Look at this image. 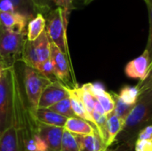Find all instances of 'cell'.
I'll return each instance as SVG.
<instances>
[{
    "mask_svg": "<svg viewBox=\"0 0 152 151\" xmlns=\"http://www.w3.org/2000/svg\"><path fill=\"white\" fill-rule=\"evenodd\" d=\"M16 63L11 68L12 84V125L17 129L23 141L24 151H47L46 144L38 133L39 122L36 117V113L30 109L25 96L20 73Z\"/></svg>",
    "mask_w": 152,
    "mask_h": 151,
    "instance_id": "6da1fadb",
    "label": "cell"
},
{
    "mask_svg": "<svg viewBox=\"0 0 152 151\" xmlns=\"http://www.w3.org/2000/svg\"><path fill=\"white\" fill-rule=\"evenodd\" d=\"M152 125V88L139 95L133 109L126 118L124 126L116 142H127L133 145L137 141L139 133Z\"/></svg>",
    "mask_w": 152,
    "mask_h": 151,
    "instance_id": "7a4b0ae2",
    "label": "cell"
},
{
    "mask_svg": "<svg viewBox=\"0 0 152 151\" xmlns=\"http://www.w3.org/2000/svg\"><path fill=\"white\" fill-rule=\"evenodd\" d=\"M20 77L28 103L30 109L36 113L38 109L40 97L44 90L52 83V81L43 76L37 69L25 66L24 64L21 65Z\"/></svg>",
    "mask_w": 152,
    "mask_h": 151,
    "instance_id": "3957f363",
    "label": "cell"
},
{
    "mask_svg": "<svg viewBox=\"0 0 152 151\" xmlns=\"http://www.w3.org/2000/svg\"><path fill=\"white\" fill-rule=\"evenodd\" d=\"M46 20L45 30L52 43L68 56L67 26L69 14L61 7H56L45 15Z\"/></svg>",
    "mask_w": 152,
    "mask_h": 151,
    "instance_id": "277c9868",
    "label": "cell"
},
{
    "mask_svg": "<svg viewBox=\"0 0 152 151\" xmlns=\"http://www.w3.org/2000/svg\"><path fill=\"white\" fill-rule=\"evenodd\" d=\"M26 39L27 32L2 29L0 36V59L8 65H12L19 61Z\"/></svg>",
    "mask_w": 152,
    "mask_h": 151,
    "instance_id": "5b68a950",
    "label": "cell"
},
{
    "mask_svg": "<svg viewBox=\"0 0 152 151\" xmlns=\"http://www.w3.org/2000/svg\"><path fill=\"white\" fill-rule=\"evenodd\" d=\"M11 68L12 65L4 69L0 80V133L12 125V84Z\"/></svg>",
    "mask_w": 152,
    "mask_h": 151,
    "instance_id": "8992f818",
    "label": "cell"
},
{
    "mask_svg": "<svg viewBox=\"0 0 152 151\" xmlns=\"http://www.w3.org/2000/svg\"><path fill=\"white\" fill-rule=\"evenodd\" d=\"M0 11L18 13L28 21L40 13L32 0H0Z\"/></svg>",
    "mask_w": 152,
    "mask_h": 151,
    "instance_id": "52a82bcc",
    "label": "cell"
},
{
    "mask_svg": "<svg viewBox=\"0 0 152 151\" xmlns=\"http://www.w3.org/2000/svg\"><path fill=\"white\" fill-rule=\"evenodd\" d=\"M53 69L54 75L60 82L68 86L70 81V70L69 64L67 55L63 53L53 43L51 42V57H50Z\"/></svg>",
    "mask_w": 152,
    "mask_h": 151,
    "instance_id": "ba28073f",
    "label": "cell"
},
{
    "mask_svg": "<svg viewBox=\"0 0 152 151\" xmlns=\"http://www.w3.org/2000/svg\"><path fill=\"white\" fill-rule=\"evenodd\" d=\"M69 97L67 87L59 80L52 82L43 92L38 108H50L57 102Z\"/></svg>",
    "mask_w": 152,
    "mask_h": 151,
    "instance_id": "9c48e42d",
    "label": "cell"
},
{
    "mask_svg": "<svg viewBox=\"0 0 152 151\" xmlns=\"http://www.w3.org/2000/svg\"><path fill=\"white\" fill-rule=\"evenodd\" d=\"M63 132V127L48 125L40 122L38 124V133L46 144L47 151H61Z\"/></svg>",
    "mask_w": 152,
    "mask_h": 151,
    "instance_id": "30bf717a",
    "label": "cell"
},
{
    "mask_svg": "<svg viewBox=\"0 0 152 151\" xmlns=\"http://www.w3.org/2000/svg\"><path fill=\"white\" fill-rule=\"evenodd\" d=\"M151 66V60L149 53L144 50V52L135 59L130 61L125 67L126 75L133 79L143 80L147 75L149 68Z\"/></svg>",
    "mask_w": 152,
    "mask_h": 151,
    "instance_id": "8fae6325",
    "label": "cell"
},
{
    "mask_svg": "<svg viewBox=\"0 0 152 151\" xmlns=\"http://www.w3.org/2000/svg\"><path fill=\"white\" fill-rule=\"evenodd\" d=\"M0 151H24L23 141L12 125L0 133Z\"/></svg>",
    "mask_w": 152,
    "mask_h": 151,
    "instance_id": "7c38bea8",
    "label": "cell"
},
{
    "mask_svg": "<svg viewBox=\"0 0 152 151\" xmlns=\"http://www.w3.org/2000/svg\"><path fill=\"white\" fill-rule=\"evenodd\" d=\"M28 23V20L18 13L0 11V24L2 29L16 32H27Z\"/></svg>",
    "mask_w": 152,
    "mask_h": 151,
    "instance_id": "4fadbf2b",
    "label": "cell"
},
{
    "mask_svg": "<svg viewBox=\"0 0 152 151\" xmlns=\"http://www.w3.org/2000/svg\"><path fill=\"white\" fill-rule=\"evenodd\" d=\"M66 87H67V91L69 93V98L70 100L71 107H72V109H73L76 117L82 118V119H85L93 125L92 118L90 117V116L86 112V108L84 106V103L82 101L80 92H79V86L75 85L73 87H70V86L66 85Z\"/></svg>",
    "mask_w": 152,
    "mask_h": 151,
    "instance_id": "5bb4252c",
    "label": "cell"
},
{
    "mask_svg": "<svg viewBox=\"0 0 152 151\" xmlns=\"http://www.w3.org/2000/svg\"><path fill=\"white\" fill-rule=\"evenodd\" d=\"M36 117L37 121L42 124L63 128L68 119L47 108H38L36 111Z\"/></svg>",
    "mask_w": 152,
    "mask_h": 151,
    "instance_id": "9a60e30c",
    "label": "cell"
},
{
    "mask_svg": "<svg viewBox=\"0 0 152 151\" xmlns=\"http://www.w3.org/2000/svg\"><path fill=\"white\" fill-rule=\"evenodd\" d=\"M64 129L77 135H89L96 132L95 127L91 123L77 117L68 118Z\"/></svg>",
    "mask_w": 152,
    "mask_h": 151,
    "instance_id": "2e32d148",
    "label": "cell"
},
{
    "mask_svg": "<svg viewBox=\"0 0 152 151\" xmlns=\"http://www.w3.org/2000/svg\"><path fill=\"white\" fill-rule=\"evenodd\" d=\"M75 136L79 145V151H105L107 150L97 132L89 135L75 134Z\"/></svg>",
    "mask_w": 152,
    "mask_h": 151,
    "instance_id": "e0dca14e",
    "label": "cell"
},
{
    "mask_svg": "<svg viewBox=\"0 0 152 151\" xmlns=\"http://www.w3.org/2000/svg\"><path fill=\"white\" fill-rule=\"evenodd\" d=\"M124 126V121L117 117L114 113H111L107 117V133L108 140L106 143V148L109 149L117 140L118 136L121 133Z\"/></svg>",
    "mask_w": 152,
    "mask_h": 151,
    "instance_id": "ac0fdd59",
    "label": "cell"
},
{
    "mask_svg": "<svg viewBox=\"0 0 152 151\" xmlns=\"http://www.w3.org/2000/svg\"><path fill=\"white\" fill-rule=\"evenodd\" d=\"M33 43L39 60V64L49 60L51 57V40L46 30H45L37 39L33 41Z\"/></svg>",
    "mask_w": 152,
    "mask_h": 151,
    "instance_id": "d6986e66",
    "label": "cell"
},
{
    "mask_svg": "<svg viewBox=\"0 0 152 151\" xmlns=\"http://www.w3.org/2000/svg\"><path fill=\"white\" fill-rule=\"evenodd\" d=\"M46 20L45 17L42 13H38L34 19L28 21L27 27V39L29 41H35L39 36L45 30Z\"/></svg>",
    "mask_w": 152,
    "mask_h": 151,
    "instance_id": "ffe728a7",
    "label": "cell"
},
{
    "mask_svg": "<svg viewBox=\"0 0 152 151\" xmlns=\"http://www.w3.org/2000/svg\"><path fill=\"white\" fill-rule=\"evenodd\" d=\"M19 61L24 64L25 66L37 69L39 66V60L34 46V43L32 41L26 39Z\"/></svg>",
    "mask_w": 152,
    "mask_h": 151,
    "instance_id": "44dd1931",
    "label": "cell"
},
{
    "mask_svg": "<svg viewBox=\"0 0 152 151\" xmlns=\"http://www.w3.org/2000/svg\"><path fill=\"white\" fill-rule=\"evenodd\" d=\"M118 98L125 103L134 105L139 98L140 92L137 86H131V85H126L121 88L120 92L117 93Z\"/></svg>",
    "mask_w": 152,
    "mask_h": 151,
    "instance_id": "7402d4cb",
    "label": "cell"
},
{
    "mask_svg": "<svg viewBox=\"0 0 152 151\" xmlns=\"http://www.w3.org/2000/svg\"><path fill=\"white\" fill-rule=\"evenodd\" d=\"M79 92H80L81 99H82V101H83L84 106L86 108V110L91 117L92 114L94 111V106H95L96 99L93 96V94L89 91L87 84H85V85L79 86Z\"/></svg>",
    "mask_w": 152,
    "mask_h": 151,
    "instance_id": "603a6c76",
    "label": "cell"
},
{
    "mask_svg": "<svg viewBox=\"0 0 152 151\" xmlns=\"http://www.w3.org/2000/svg\"><path fill=\"white\" fill-rule=\"evenodd\" d=\"M47 109H50L51 110L67 117V118H70V117H75L76 115L72 109V107H71V103H70V100L69 98H65L63 99L62 101L57 102L56 104L51 106L50 108H47Z\"/></svg>",
    "mask_w": 152,
    "mask_h": 151,
    "instance_id": "cb8c5ba5",
    "label": "cell"
},
{
    "mask_svg": "<svg viewBox=\"0 0 152 151\" xmlns=\"http://www.w3.org/2000/svg\"><path fill=\"white\" fill-rule=\"evenodd\" d=\"M113 98L115 101V109L113 113L118 117L121 120H123L125 122L126 118L127 117V116L129 115V113L131 112V110L133 109L134 105L132 104H127L123 102L118 96L117 93H113Z\"/></svg>",
    "mask_w": 152,
    "mask_h": 151,
    "instance_id": "d4e9b609",
    "label": "cell"
},
{
    "mask_svg": "<svg viewBox=\"0 0 152 151\" xmlns=\"http://www.w3.org/2000/svg\"><path fill=\"white\" fill-rule=\"evenodd\" d=\"M61 151H79V145L75 134L64 129Z\"/></svg>",
    "mask_w": 152,
    "mask_h": 151,
    "instance_id": "484cf974",
    "label": "cell"
},
{
    "mask_svg": "<svg viewBox=\"0 0 152 151\" xmlns=\"http://www.w3.org/2000/svg\"><path fill=\"white\" fill-rule=\"evenodd\" d=\"M102 105V109H104L105 115L108 117L111 113H113L115 109V101L113 98V95L110 94L108 92H104L103 93L94 97Z\"/></svg>",
    "mask_w": 152,
    "mask_h": 151,
    "instance_id": "4316f807",
    "label": "cell"
},
{
    "mask_svg": "<svg viewBox=\"0 0 152 151\" xmlns=\"http://www.w3.org/2000/svg\"><path fill=\"white\" fill-rule=\"evenodd\" d=\"M37 70L43 76H45V77L50 79L52 82H54V81L57 80V78H56V77L54 75V69H53V66L51 59L40 63L38 68H37Z\"/></svg>",
    "mask_w": 152,
    "mask_h": 151,
    "instance_id": "83f0119b",
    "label": "cell"
},
{
    "mask_svg": "<svg viewBox=\"0 0 152 151\" xmlns=\"http://www.w3.org/2000/svg\"><path fill=\"white\" fill-rule=\"evenodd\" d=\"M145 4H147L148 11H149V17H150V32H149V37L148 42L145 50L149 53L151 64L152 63V0H143Z\"/></svg>",
    "mask_w": 152,
    "mask_h": 151,
    "instance_id": "f1b7e54d",
    "label": "cell"
},
{
    "mask_svg": "<svg viewBox=\"0 0 152 151\" xmlns=\"http://www.w3.org/2000/svg\"><path fill=\"white\" fill-rule=\"evenodd\" d=\"M35 5L37 7L40 13L45 15L53 9V5H56L57 0H32Z\"/></svg>",
    "mask_w": 152,
    "mask_h": 151,
    "instance_id": "f546056e",
    "label": "cell"
},
{
    "mask_svg": "<svg viewBox=\"0 0 152 151\" xmlns=\"http://www.w3.org/2000/svg\"><path fill=\"white\" fill-rule=\"evenodd\" d=\"M137 88L139 89V92H140V94L149 89H151L152 88V63L151 64L150 68H149V70L147 72V75L145 77V78L142 81H140L138 83V85H136Z\"/></svg>",
    "mask_w": 152,
    "mask_h": 151,
    "instance_id": "4dcf8cb0",
    "label": "cell"
},
{
    "mask_svg": "<svg viewBox=\"0 0 152 151\" xmlns=\"http://www.w3.org/2000/svg\"><path fill=\"white\" fill-rule=\"evenodd\" d=\"M135 151H152V141L137 139L134 144Z\"/></svg>",
    "mask_w": 152,
    "mask_h": 151,
    "instance_id": "1f68e13d",
    "label": "cell"
},
{
    "mask_svg": "<svg viewBox=\"0 0 152 151\" xmlns=\"http://www.w3.org/2000/svg\"><path fill=\"white\" fill-rule=\"evenodd\" d=\"M75 0H57L56 7H61L64 12L70 14L71 11L73 10V2Z\"/></svg>",
    "mask_w": 152,
    "mask_h": 151,
    "instance_id": "d6a6232c",
    "label": "cell"
},
{
    "mask_svg": "<svg viewBox=\"0 0 152 151\" xmlns=\"http://www.w3.org/2000/svg\"><path fill=\"white\" fill-rule=\"evenodd\" d=\"M140 140H148L152 141V125H148L145 128H143L138 134V138Z\"/></svg>",
    "mask_w": 152,
    "mask_h": 151,
    "instance_id": "836d02e7",
    "label": "cell"
},
{
    "mask_svg": "<svg viewBox=\"0 0 152 151\" xmlns=\"http://www.w3.org/2000/svg\"><path fill=\"white\" fill-rule=\"evenodd\" d=\"M105 151H135L134 145L127 142H121L115 149H107Z\"/></svg>",
    "mask_w": 152,
    "mask_h": 151,
    "instance_id": "e575fe53",
    "label": "cell"
},
{
    "mask_svg": "<svg viewBox=\"0 0 152 151\" xmlns=\"http://www.w3.org/2000/svg\"><path fill=\"white\" fill-rule=\"evenodd\" d=\"M8 66H10V65H8L4 61H3L2 59H0V80H1V78H2V77H3V74H4V69H5Z\"/></svg>",
    "mask_w": 152,
    "mask_h": 151,
    "instance_id": "d590c367",
    "label": "cell"
},
{
    "mask_svg": "<svg viewBox=\"0 0 152 151\" xmlns=\"http://www.w3.org/2000/svg\"><path fill=\"white\" fill-rule=\"evenodd\" d=\"M92 1H94V0H86V1L84 2V4H90Z\"/></svg>",
    "mask_w": 152,
    "mask_h": 151,
    "instance_id": "8d00e7d4",
    "label": "cell"
},
{
    "mask_svg": "<svg viewBox=\"0 0 152 151\" xmlns=\"http://www.w3.org/2000/svg\"><path fill=\"white\" fill-rule=\"evenodd\" d=\"M1 33H2V27H1V24H0V36H1Z\"/></svg>",
    "mask_w": 152,
    "mask_h": 151,
    "instance_id": "74e56055",
    "label": "cell"
},
{
    "mask_svg": "<svg viewBox=\"0 0 152 151\" xmlns=\"http://www.w3.org/2000/svg\"><path fill=\"white\" fill-rule=\"evenodd\" d=\"M85 1H86V0H83V3H84V2H85Z\"/></svg>",
    "mask_w": 152,
    "mask_h": 151,
    "instance_id": "f35d334b",
    "label": "cell"
}]
</instances>
